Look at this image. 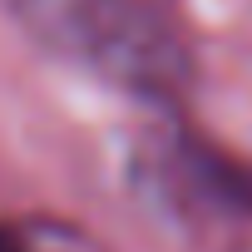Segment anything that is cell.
Listing matches in <instances>:
<instances>
[{
    "label": "cell",
    "instance_id": "2",
    "mask_svg": "<svg viewBox=\"0 0 252 252\" xmlns=\"http://www.w3.org/2000/svg\"><path fill=\"white\" fill-rule=\"evenodd\" d=\"M0 252H109L89 227L64 218H0Z\"/></svg>",
    "mask_w": 252,
    "mask_h": 252
},
{
    "label": "cell",
    "instance_id": "3",
    "mask_svg": "<svg viewBox=\"0 0 252 252\" xmlns=\"http://www.w3.org/2000/svg\"><path fill=\"white\" fill-rule=\"evenodd\" d=\"M232 252H252V242H237V247H232Z\"/></svg>",
    "mask_w": 252,
    "mask_h": 252
},
{
    "label": "cell",
    "instance_id": "1",
    "mask_svg": "<svg viewBox=\"0 0 252 252\" xmlns=\"http://www.w3.org/2000/svg\"><path fill=\"white\" fill-rule=\"evenodd\" d=\"M20 25L60 60L94 69L134 94H178L188 79V45L154 0H10Z\"/></svg>",
    "mask_w": 252,
    "mask_h": 252
}]
</instances>
